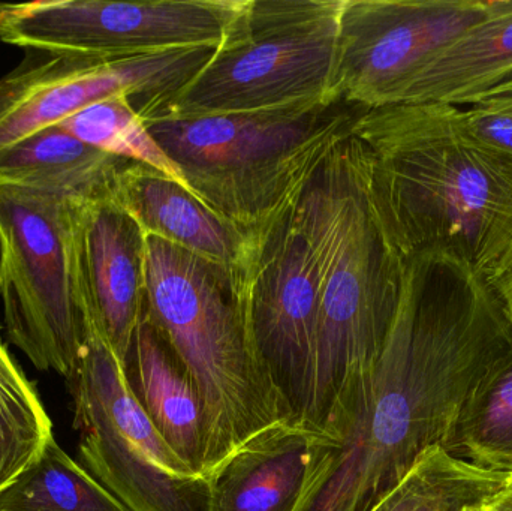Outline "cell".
<instances>
[{"label": "cell", "instance_id": "cell-1", "mask_svg": "<svg viewBox=\"0 0 512 511\" xmlns=\"http://www.w3.org/2000/svg\"><path fill=\"white\" fill-rule=\"evenodd\" d=\"M352 135L402 258L448 252L487 278L512 240V156L478 138L463 107L442 102L366 110Z\"/></svg>", "mask_w": 512, "mask_h": 511}, {"label": "cell", "instance_id": "cell-2", "mask_svg": "<svg viewBox=\"0 0 512 511\" xmlns=\"http://www.w3.org/2000/svg\"><path fill=\"white\" fill-rule=\"evenodd\" d=\"M319 260L312 371L300 425L319 435L331 413L369 381L390 332L405 258L385 233L354 135L325 156L297 200Z\"/></svg>", "mask_w": 512, "mask_h": 511}, {"label": "cell", "instance_id": "cell-3", "mask_svg": "<svg viewBox=\"0 0 512 511\" xmlns=\"http://www.w3.org/2000/svg\"><path fill=\"white\" fill-rule=\"evenodd\" d=\"M146 248V314L197 384L212 479L259 435L298 422L254 350L233 272L158 237Z\"/></svg>", "mask_w": 512, "mask_h": 511}, {"label": "cell", "instance_id": "cell-4", "mask_svg": "<svg viewBox=\"0 0 512 511\" xmlns=\"http://www.w3.org/2000/svg\"><path fill=\"white\" fill-rule=\"evenodd\" d=\"M364 113L360 105L324 99L276 110L143 122L192 194L249 231L303 191Z\"/></svg>", "mask_w": 512, "mask_h": 511}, {"label": "cell", "instance_id": "cell-5", "mask_svg": "<svg viewBox=\"0 0 512 511\" xmlns=\"http://www.w3.org/2000/svg\"><path fill=\"white\" fill-rule=\"evenodd\" d=\"M345 0H246L212 59L141 120L276 110L330 98Z\"/></svg>", "mask_w": 512, "mask_h": 511}, {"label": "cell", "instance_id": "cell-6", "mask_svg": "<svg viewBox=\"0 0 512 511\" xmlns=\"http://www.w3.org/2000/svg\"><path fill=\"white\" fill-rule=\"evenodd\" d=\"M83 203L0 183V297L9 342L71 377L89 335L77 255Z\"/></svg>", "mask_w": 512, "mask_h": 511}, {"label": "cell", "instance_id": "cell-7", "mask_svg": "<svg viewBox=\"0 0 512 511\" xmlns=\"http://www.w3.org/2000/svg\"><path fill=\"white\" fill-rule=\"evenodd\" d=\"M66 381L80 464L126 510L210 511L212 480L194 473L161 437L90 318L83 356Z\"/></svg>", "mask_w": 512, "mask_h": 511}, {"label": "cell", "instance_id": "cell-8", "mask_svg": "<svg viewBox=\"0 0 512 511\" xmlns=\"http://www.w3.org/2000/svg\"><path fill=\"white\" fill-rule=\"evenodd\" d=\"M300 194L248 231L233 273L254 350L298 423L309 390L321 284L318 254L298 216Z\"/></svg>", "mask_w": 512, "mask_h": 511}, {"label": "cell", "instance_id": "cell-9", "mask_svg": "<svg viewBox=\"0 0 512 511\" xmlns=\"http://www.w3.org/2000/svg\"><path fill=\"white\" fill-rule=\"evenodd\" d=\"M246 0L0 2V41L26 50L126 57L219 47Z\"/></svg>", "mask_w": 512, "mask_h": 511}, {"label": "cell", "instance_id": "cell-10", "mask_svg": "<svg viewBox=\"0 0 512 511\" xmlns=\"http://www.w3.org/2000/svg\"><path fill=\"white\" fill-rule=\"evenodd\" d=\"M216 48L126 57L39 51L0 77V152L111 96H128L135 111L161 101L194 78Z\"/></svg>", "mask_w": 512, "mask_h": 511}, {"label": "cell", "instance_id": "cell-11", "mask_svg": "<svg viewBox=\"0 0 512 511\" xmlns=\"http://www.w3.org/2000/svg\"><path fill=\"white\" fill-rule=\"evenodd\" d=\"M501 0H345L330 98L366 110L399 102L451 41Z\"/></svg>", "mask_w": 512, "mask_h": 511}, {"label": "cell", "instance_id": "cell-12", "mask_svg": "<svg viewBox=\"0 0 512 511\" xmlns=\"http://www.w3.org/2000/svg\"><path fill=\"white\" fill-rule=\"evenodd\" d=\"M77 255L87 314L123 363L146 312V234L113 200L83 203Z\"/></svg>", "mask_w": 512, "mask_h": 511}, {"label": "cell", "instance_id": "cell-13", "mask_svg": "<svg viewBox=\"0 0 512 511\" xmlns=\"http://www.w3.org/2000/svg\"><path fill=\"white\" fill-rule=\"evenodd\" d=\"M111 200L135 219L146 236L158 237L230 272L239 267L248 231L222 218L161 171L129 162L117 176Z\"/></svg>", "mask_w": 512, "mask_h": 511}, {"label": "cell", "instance_id": "cell-14", "mask_svg": "<svg viewBox=\"0 0 512 511\" xmlns=\"http://www.w3.org/2000/svg\"><path fill=\"white\" fill-rule=\"evenodd\" d=\"M126 381L173 452L203 476L206 425L194 378L144 312L123 362Z\"/></svg>", "mask_w": 512, "mask_h": 511}, {"label": "cell", "instance_id": "cell-15", "mask_svg": "<svg viewBox=\"0 0 512 511\" xmlns=\"http://www.w3.org/2000/svg\"><path fill=\"white\" fill-rule=\"evenodd\" d=\"M313 435L295 422L259 435L213 474L210 511L294 510Z\"/></svg>", "mask_w": 512, "mask_h": 511}, {"label": "cell", "instance_id": "cell-16", "mask_svg": "<svg viewBox=\"0 0 512 511\" xmlns=\"http://www.w3.org/2000/svg\"><path fill=\"white\" fill-rule=\"evenodd\" d=\"M512 80V0L439 51L400 95L402 104L468 107Z\"/></svg>", "mask_w": 512, "mask_h": 511}, {"label": "cell", "instance_id": "cell-17", "mask_svg": "<svg viewBox=\"0 0 512 511\" xmlns=\"http://www.w3.org/2000/svg\"><path fill=\"white\" fill-rule=\"evenodd\" d=\"M129 162L51 126L0 152V183L93 203L113 198L117 176Z\"/></svg>", "mask_w": 512, "mask_h": 511}, {"label": "cell", "instance_id": "cell-18", "mask_svg": "<svg viewBox=\"0 0 512 511\" xmlns=\"http://www.w3.org/2000/svg\"><path fill=\"white\" fill-rule=\"evenodd\" d=\"M510 477L433 446L369 511H463L504 488Z\"/></svg>", "mask_w": 512, "mask_h": 511}, {"label": "cell", "instance_id": "cell-19", "mask_svg": "<svg viewBox=\"0 0 512 511\" xmlns=\"http://www.w3.org/2000/svg\"><path fill=\"white\" fill-rule=\"evenodd\" d=\"M444 449L477 467L512 474V347L478 381Z\"/></svg>", "mask_w": 512, "mask_h": 511}, {"label": "cell", "instance_id": "cell-20", "mask_svg": "<svg viewBox=\"0 0 512 511\" xmlns=\"http://www.w3.org/2000/svg\"><path fill=\"white\" fill-rule=\"evenodd\" d=\"M0 511H128L51 437L41 455L0 492Z\"/></svg>", "mask_w": 512, "mask_h": 511}, {"label": "cell", "instance_id": "cell-21", "mask_svg": "<svg viewBox=\"0 0 512 511\" xmlns=\"http://www.w3.org/2000/svg\"><path fill=\"white\" fill-rule=\"evenodd\" d=\"M51 426L35 386L0 344V492L39 458Z\"/></svg>", "mask_w": 512, "mask_h": 511}, {"label": "cell", "instance_id": "cell-22", "mask_svg": "<svg viewBox=\"0 0 512 511\" xmlns=\"http://www.w3.org/2000/svg\"><path fill=\"white\" fill-rule=\"evenodd\" d=\"M59 126L89 146L155 168L189 189L180 168L156 143L126 95L95 102Z\"/></svg>", "mask_w": 512, "mask_h": 511}, {"label": "cell", "instance_id": "cell-23", "mask_svg": "<svg viewBox=\"0 0 512 511\" xmlns=\"http://www.w3.org/2000/svg\"><path fill=\"white\" fill-rule=\"evenodd\" d=\"M463 110L478 138L512 156V87L495 90Z\"/></svg>", "mask_w": 512, "mask_h": 511}, {"label": "cell", "instance_id": "cell-24", "mask_svg": "<svg viewBox=\"0 0 512 511\" xmlns=\"http://www.w3.org/2000/svg\"><path fill=\"white\" fill-rule=\"evenodd\" d=\"M487 282L501 300L512 324V240L493 272L487 276Z\"/></svg>", "mask_w": 512, "mask_h": 511}, {"label": "cell", "instance_id": "cell-25", "mask_svg": "<svg viewBox=\"0 0 512 511\" xmlns=\"http://www.w3.org/2000/svg\"><path fill=\"white\" fill-rule=\"evenodd\" d=\"M463 511H512V474L504 488Z\"/></svg>", "mask_w": 512, "mask_h": 511}, {"label": "cell", "instance_id": "cell-26", "mask_svg": "<svg viewBox=\"0 0 512 511\" xmlns=\"http://www.w3.org/2000/svg\"><path fill=\"white\" fill-rule=\"evenodd\" d=\"M505 87H512V80L508 81V83H505L504 86L498 87V89H505ZM493 92H495V90H493Z\"/></svg>", "mask_w": 512, "mask_h": 511}, {"label": "cell", "instance_id": "cell-27", "mask_svg": "<svg viewBox=\"0 0 512 511\" xmlns=\"http://www.w3.org/2000/svg\"><path fill=\"white\" fill-rule=\"evenodd\" d=\"M0 330H2V327H0ZM0 344H2V338H0Z\"/></svg>", "mask_w": 512, "mask_h": 511}]
</instances>
